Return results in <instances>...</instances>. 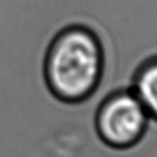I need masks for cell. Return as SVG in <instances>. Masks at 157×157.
I'll use <instances>...</instances> for the list:
<instances>
[{
  "instance_id": "7a4b0ae2",
  "label": "cell",
  "mask_w": 157,
  "mask_h": 157,
  "mask_svg": "<svg viewBox=\"0 0 157 157\" xmlns=\"http://www.w3.org/2000/svg\"><path fill=\"white\" fill-rule=\"evenodd\" d=\"M150 115L131 88L110 93L96 112V130L110 147L132 146L142 136Z\"/></svg>"
},
{
  "instance_id": "6da1fadb",
  "label": "cell",
  "mask_w": 157,
  "mask_h": 157,
  "mask_svg": "<svg viewBox=\"0 0 157 157\" xmlns=\"http://www.w3.org/2000/svg\"><path fill=\"white\" fill-rule=\"evenodd\" d=\"M104 67L102 44L85 26H69L53 38L44 60L52 93L64 102H80L97 88Z\"/></svg>"
},
{
  "instance_id": "3957f363",
  "label": "cell",
  "mask_w": 157,
  "mask_h": 157,
  "mask_svg": "<svg viewBox=\"0 0 157 157\" xmlns=\"http://www.w3.org/2000/svg\"><path fill=\"white\" fill-rule=\"evenodd\" d=\"M130 88L141 101L150 118L157 120V56L139 67Z\"/></svg>"
}]
</instances>
